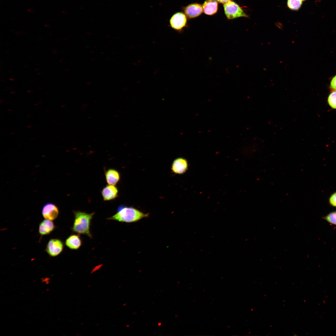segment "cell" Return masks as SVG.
Returning a JSON list of instances; mask_svg holds the SVG:
<instances>
[{
  "label": "cell",
  "mask_w": 336,
  "mask_h": 336,
  "mask_svg": "<svg viewBox=\"0 0 336 336\" xmlns=\"http://www.w3.org/2000/svg\"><path fill=\"white\" fill-rule=\"evenodd\" d=\"M148 216V213H144L134 208L121 205L118 207L116 213L108 218L107 220L132 223L139 221Z\"/></svg>",
  "instance_id": "1"
},
{
  "label": "cell",
  "mask_w": 336,
  "mask_h": 336,
  "mask_svg": "<svg viewBox=\"0 0 336 336\" xmlns=\"http://www.w3.org/2000/svg\"><path fill=\"white\" fill-rule=\"evenodd\" d=\"M74 219L71 229L79 234H83L92 238L90 231L91 220L95 212L88 213L79 211H73Z\"/></svg>",
  "instance_id": "2"
},
{
  "label": "cell",
  "mask_w": 336,
  "mask_h": 336,
  "mask_svg": "<svg viewBox=\"0 0 336 336\" xmlns=\"http://www.w3.org/2000/svg\"><path fill=\"white\" fill-rule=\"evenodd\" d=\"M223 6L225 14L228 19L248 17L241 7L233 1H230L226 2Z\"/></svg>",
  "instance_id": "3"
},
{
  "label": "cell",
  "mask_w": 336,
  "mask_h": 336,
  "mask_svg": "<svg viewBox=\"0 0 336 336\" xmlns=\"http://www.w3.org/2000/svg\"><path fill=\"white\" fill-rule=\"evenodd\" d=\"M187 18L184 13L181 12L175 13L169 20V26L176 31L181 33L187 26Z\"/></svg>",
  "instance_id": "4"
},
{
  "label": "cell",
  "mask_w": 336,
  "mask_h": 336,
  "mask_svg": "<svg viewBox=\"0 0 336 336\" xmlns=\"http://www.w3.org/2000/svg\"><path fill=\"white\" fill-rule=\"evenodd\" d=\"M63 243L60 239H51L46 245L45 251L50 256L54 257L59 255L63 251Z\"/></svg>",
  "instance_id": "5"
},
{
  "label": "cell",
  "mask_w": 336,
  "mask_h": 336,
  "mask_svg": "<svg viewBox=\"0 0 336 336\" xmlns=\"http://www.w3.org/2000/svg\"><path fill=\"white\" fill-rule=\"evenodd\" d=\"M42 214L45 219L53 220L58 217L59 211L57 206L52 203H48L43 206Z\"/></svg>",
  "instance_id": "6"
},
{
  "label": "cell",
  "mask_w": 336,
  "mask_h": 336,
  "mask_svg": "<svg viewBox=\"0 0 336 336\" xmlns=\"http://www.w3.org/2000/svg\"><path fill=\"white\" fill-rule=\"evenodd\" d=\"M183 10L185 14L189 19L198 16L202 13L203 11V6L197 3L189 4L184 7Z\"/></svg>",
  "instance_id": "7"
},
{
  "label": "cell",
  "mask_w": 336,
  "mask_h": 336,
  "mask_svg": "<svg viewBox=\"0 0 336 336\" xmlns=\"http://www.w3.org/2000/svg\"><path fill=\"white\" fill-rule=\"evenodd\" d=\"M101 193L104 201H110L118 197V190L115 185L109 184L104 187Z\"/></svg>",
  "instance_id": "8"
},
{
  "label": "cell",
  "mask_w": 336,
  "mask_h": 336,
  "mask_svg": "<svg viewBox=\"0 0 336 336\" xmlns=\"http://www.w3.org/2000/svg\"><path fill=\"white\" fill-rule=\"evenodd\" d=\"M188 166V162L185 159L181 157L178 158L173 161L171 170L175 174H182L186 171Z\"/></svg>",
  "instance_id": "9"
},
{
  "label": "cell",
  "mask_w": 336,
  "mask_h": 336,
  "mask_svg": "<svg viewBox=\"0 0 336 336\" xmlns=\"http://www.w3.org/2000/svg\"><path fill=\"white\" fill-rule=\"evenodd\" d=\"M55 227L52 220L45 219L39 224V233L42 236L49 235L54 230Z\"/></svg>",
  "instance_id": "10"
},
{
  "label": "cell",
  "mask_w": 336,
  "mask_h": 336,
  "mask_svg": "<svg viewBox=\"0 0 336 336\" xmlns=\"http://www.w3.org/2000/svg\"><path fill=\"white\" fill-rule=\"evenodd\" d=\"M79 234H72L66 240L65 244L69 248L72 250H77L81 246L82 241Z\"/></svg>",
  "instance_id": "11"
},
{
  "label": "cell",
  "mask_w": 336,
  "mask_h": 336,
  "mask_svg": "<svg viewBox=\"0 0 336 336\" xmlns=\"http://www.w3.org/2000/svg\"><path fill=\"white\" fill-rule=\"evenodd\" d=\"M105 176L108 184L115 185L120 180V174L116 170L110 168L105 171Z\"/></svg>",
  "instance_id": "12"
},
{
  "label": "cell",
  "mask_w": 336,
  "mask_h": 336,
  "mask_svg": "<svg viewBox=\"0 0 336 336\" xmlns=\"http://www.w3.org/2000/svg\"><path fill=\"white\" fill-rule=\"evenodd\" d=\"M203 8L204 13L208 15H211L217 11L218 3L216 0H206L204 2Z\"/></svg>",
  "instance_id": "13"
},
{
  "label": "cell",
  "mask_w": 336,
  "mask_h": 336,
  "mask_svg": "<svg viewBox=\"0 0 336 336\" xmlns=\"http://www.w3.org/2000/svg\"><path fill=\"white\" fill-rule=\"evenodd\" d=\"M302 1L301 0H287V6L291 10H298L302 5Z\"/></svg>",
  "instance_id": "14"
},
{
  "label": "cell",
  "mask_w": 336,
  "mask_h": 336,
  "mask_svg": "<svg viewBox=\"0 0 336 336\" xmlns=\"http://www.w3.org/2000/svg\"><path fill=\"white\" fill-rule=\"evenodd\" d=\"M328 102L330 107L332 109H336V91H334L329 95L328 98Z\"/></svg>",
  "instance_id": "15"
},
{
  "label": "cell",
  "mask_w": 336,
  "mask_h": 336,
  "mask_svg": "<svg viewBox=\"0 0 336 336\" xmlns=\"http://www.w3.org/2000/svg\"><path fill=\"white\" fill-rule=\"evenodd\" d=\"M324 218L329 222L336 225V211L330 212Z\"/></svg>",
  "instance_id": "16"
},
{
  "label": "cell",
  "mask_w": 336,
  "mask_h": 336,
  "mask_svg": "<svg viewBox=\"0 0 336 336\" xmlns=\"http://www.w3.org/2000/svg\"><path fill=\"white\" fill-rule=\"evenodd\" d=\"M330 204L333 206L336 207V192L332 194L329 199Z\"/></svg>",
  "instance_id": "17"
},
{
  "label": "cell",
  "mask_w": 336,
  "mask_h": 336,
  "mask_svg": "<svg viewBox=\"0 0 336 336\" xmlns=\"http://www.w3.org/2000/svg\"><path fill=\"white\" fill-rule=\"evenodd\" d=\"M330 86L332 89L336 91V75L332 78L330 82Z\"/></svg>",
  "instance_id": "18"
},
{
  "label": "cell",
  "mask_w": 336,
  "mask_h": 336,
  "mask_svg": "<svg viewBox=\"0 0 336 336\" xmlns=\"http://www.w3.org/2000/svg\"><path fill=\"white\" fill-rule=\"evenodd\" d=\"M51 280V278L49 277L42 278H41V282L44 283L48 285L49 284Z\"/></svg>",
  "instance_id": "19"
},
{
  "label": "cell",
  "mask_w": 336,
  "mask_h": 336,
  "mask_svg": "<svg viewBox=\"0 0 336 336\" xmlns=\"http://www.w3.org/2000/svg\"><path fill=\"white\" fill-rule=\"evenodd\" d=\"M102 266V264H101L95 266L91 271V274H92L96 271L100 269Z\"/></svg>",
  "instance_id": "20"
},
{
  "label": "cell",
  "mask_w": 336,
  "mask_h": 336,
  "mask_svg": "<svg viewBox=\"0 0 336 336\" xmlns=\"http://www.w3.org/2000/svg\"><path fill=\"white\" fill-rule=\"evenodd\" d=\"M218 2L223 4H224L226 2L231 1V0H216Z\"/></svg>",
  "instance_id": "21"
},
{
  "label": "cell",
  "mask_w": 336,
  "mask_h": 336,
  "mask_svg": "<svg viewBox=\"0 0 336 336\" xmlns=\"http://www.w3.org/2000/svg\"><path fill=\"white\" fill-rule=\"evenodd\" d=\"M158 325L159 326H161V323H160V322L159 323H158Z\"/></svg>",
  "instance_id": "22"
},
{
  "label": "cell",
  "mask_w": 336,
  "mask_h": 336,
  "mask_svg": "<svg viewBox=\"0 0 336 336\" xmlns=\"http://www.w3.org/2000/svg\"><path fill=\"white\" fill-rule=\"evenodd\" d=\"M129 326H130V325H129V324H127V325H126V327H128H128H129Z\"/></svg>",
  "instance_id": "23"
},
{
  "label": "cell",
  "mask_w": 336,
  "mask_h": 336,
  "mask_svg": "<svg viewBox=\"0 0 336 336\" xmlns=\"http://www.w3.org/2000/svg\"><path fill=\"white\" fill-rule=\"evenodd\" d=\"M126 305H127V304H126V303H124V304H123V306H126Z\"/></svg>",
  "instance_id": "24"
},
{
  "label": "cell",
  "mask_w": 336,
  "mask_h": 336,
  "mask_svg": "<svg viewBox=\"0 0 336 336\" xmlns=\"http://www.w3.org/2000/svg\"><path fill=\"white\" fill-rule=\"evenodd\" d=\"M91 285H89V286H88V287H91Z\"/></svg>",
  "instance_id": "25"
},
{
  "label": "cell",
  "mask_w": 336,
  "mask_h": 336,
  "mask_svg": "<svg viewBox=\"0 0 336 336\" xmlns=\"http://www.w3.org/2000/svg\"><path fill=\"white\" fill-rule=\"evenodd\" d=\"M10 79V80H13V79Z\"/></svg>",
  "instance_id": "26"
},
{
  "label": "cell",
  "mask_w": 336,
  "mask_h": 336,
  "mask_svg": "<svg viewBox=\"0 0 336 336\" xmlns=\"http://www.w3.org/2000/svg\"><path fill=\"white\" fill-rule=\"evenodd\" d=\"M302 0V1H304V0Z\"/></svg>",
  "instance_id": "27"
}]
</instances>
